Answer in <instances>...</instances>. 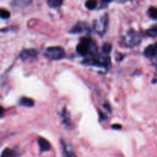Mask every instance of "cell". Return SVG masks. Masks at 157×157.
<instances>
[{"label":"cell","instance_id":"cell-1","mask_svg":"<svg viewBox=\"0 0 157 157\" xmlns=\"http://www.w3.org/2000/svg\"><path fill=\"white\" fill-rule=\"evenodd\" d=\"M84 64H89V65H95L101 66V67H108L111 65V60L110 58L107 55H95L91 56L90 58L84 60Z\"/></svg>","mask_w":157,"mask_h":157},{"label":"cell","instance_id":"cell-2","mask_svg":"<svg viewBox=\"0 0 157 157\" xmlns=\"http://www.w3.org/2000/svg\"><path fill=\"white\" fill-rule=\"evenodd\" d=\"M141 35L136 31L131 30L124 38V43L127 47L133 48L139 44L141 41Z\"/></svg>","mask_w":157,"mask_h":157},{"label":"cell","instance_id":"cell-3","mask_svg":"<svg viewBox=\"0 0 157 157\" xmlns=\"http://www.w3.org/2000/svg\"><path fill=\"white\" fill-rule=\"evenodd\" d=\"M45 55L51 59L59 60L64 58L65 55V52L62 47L53 46V47H49L46 49Z\"/></svg>","mask_w":157,"mask_h":157},{"label":"cell","instance_id":"cell-4","mask_svg":"<svg viewBox=\"0 0 157 157\" xmlns=\"http://www.w3.org/2000/svg\"><path fill=\"white\" fill-rule=\"evenodd\" d=\"M108 25V16L107 15H104L101 17L99 20H96L94 23V28L98 34L100 35H103L105 34Z\"/></svg>","mask_w":157,"mask_h":157},{"label":"cell","instance_id":"cell-5","mask_svg":"<svg viewBox=\"0 0 157 157\" xmlns=\"http://www.w3.org/2000/svg\"><path fill=\"white\" fill-rule=\"evenodd\" d=\"M38 51L35 50V49H24L20 53V58L22 60L35 58L38 55Z\"/></svg>","mask_w":157,"mask_h":157},{"label":"cell","instance_id":"cell-6","mask_svg":"<svg viewBox=\"0 0 157 157\" xmlns=\"http://www.w3.org/2000/svg\"><path fill=\"white\" fill-rule=\"evenodd\" d=\"M87 30V25L84 24L83 22H78L71 29L70 32L71 33H81V32H84Z\"/></svg>","mask_w":157,"mask_h":157},{"label":"cell","instance_id":"cell-7","mask_svg":"<svg viewBox=\"0 0 157 157\" xmlns=\"http://www.w3.org/2000/svg\"><path fill=\"white\" fill-rule=\"evenodd\" d=\"M38 144L39 145L41 151L47 152L51 150V144L48 141L43 137H39L38 140Z\"/></svg>","mask_w":157,"mask_h":157},{"label":"cell","instance_id":"cell-8","mask_svg":"<svg viewBox=\"0 0 157 157\" xmlns=\"http://www.w3.org/2000/svg\"><path fill=\"white\" fill-rule=\"evenodd\" d=\"M157 54V48H156V46L153 45H149L146 48L145 51H144V55H145L146 57L147 58H150L151 59L153 57H154Z\"/></svg>","mask_w":157,"mask_h":157},{"label":"cell","instance_id":"cell-9","mask_svg":"<svg viewBox=\"0 0 157 157\" xmlns=\"http://www.w3.org/2000/svg\"><path fill=\"white\" fill-rule=\"evenodd\" d=\"M17 153L10 148H6L2 153L0 157H17Z\"/></svg>","mask_w":157,"mask_h":157},{"label":"cell","instance_id":"cell-10","mask_svg":"<svg viewBox=\"0 0 157 157\" xmlns=\"http://www.w3.org/2000/svg\"><path fill=\"white\" fill-rule=\"evenodd\" d=\"M19 103L21 105L25 106V107H33L34 104H35V102H34L33 100H32V98H21Z\"/></svg>","mask_w":157,"mask_h":157},{"label":"cell","instance_id":"cell-11","mask_svg":"<svg viewBox=\"0 0 157 157\" xmlns=\"http://www.w3.org/2000/svg\"><path fill=\"white\" fill-rule=\"evenodd\" d=\"M63 2L61 0H49L48 1V5L52 8H58L62 5Z\"/></svg>","mask_w":157,"mask_h":157},{"label":"cell","instance_id":"cell-12","mask_svg":"<svg viewBox=\"0 0 157 157\" xmlns=\"http://www.w3.org/2000/svg\"><path fill=\"white\" fill-rule=\"evenodd\" d=\"M148 14L150 15V18H153V19H156L157 18V8L154 6H151L148 10Z\"/></svg>","mask_w":157,"mask_h":157},{"label":"cell","instance_id":"cell-13","mask_svg":"<svg viewBox=\"0 0 157 157\" xmlns=\"http://www.w3.org/2000/svg\"><path fill=\"white\" fill-rule=\"evenodd\" d=\"M112 49V44L109 42H106L103 44L102 46V50L103 52H104L105 55H107V54L110 53L111 52Z\"/></svg>","mask_w":157,"mask_h":157},{"label":"cell","instance_id":"cell-14","mask_svg":"<svg viewBox=\"0 0 157 157\" xmlns=\"http://www.w3.org/2000/svg\"><path fill=\"white\" fill-rule=\"evenodd\" d=\"M10 15V12L7 9H0V18H3V19H6V18H9Z\"/></svg>","mask_w":157,"mask_h":157},{"label":"cell","instance_id":"cell-15","mask_svg":"<svg viewBox=\"0 0 157 157\" xmlns=\"http://www.w3.org/2000/svg\"><path fill=\"white\" fill-rule=\"evenodd\" d=\"M146 34L150 37L157 36V26L151 28V29H149L148 30H147V32H146Z\"/></svg>","mask_w":157,"mask_h":157},{"label":"cell","instance_id":"cell-16","mask_svg":"<svg viewBox=\"0 0 157 157\" xmlns=\"http://www.w3.org/2000/svg\"><path fill=\"white\" fill-rule=\"evenodd\" d=\"M97 5H98V2L94 1V0H90V1L86 2L85 3L86 7H87L88 9H90V10L94 9L95 8L97 7Z\"/></svg>","mask_w":157,"mask_h":157},{"label":"cell","instance_id":"cell-17","mask_svg":"<svg viewBox=\"0 0 157 157\" xmlns=\"http://www.w3.org/2000/svg\"><path fill=\"white\" fill-rule=\"evenodd\" d=\"M63 119H64V124H70V116L68 114V112L66 111V110H64V112H63Z\"/></svg>","mask_w":157,"mask_h":157},{"label":"cell","instance_id":"cell-18","mask_svg":"<svg viewBox=\"0 0 157 157\" xmlns=\"http://www.w3.org/2000/svg\"><path fill=\"white\" fill-rule=\"evenodd\" d=\"M62 157H76V156H75V154L73 152L70 151L66 147H64V153H63Z\"/></svg>","mask_w":157,"mask_h":157},{"label":"cell","instance_id":"cell-19","mask_svg":"<svg viewBox=\"0 0 157 157\" xmlns=\"http://www.w3.org/2000/svg\"><path fill=\"white\" fill-rule=\"evenodd\" d=\"M151 61H152V64H153L154 67H157V54L154 57H153V58H151Z\"/></svg>","mask_w":157,"mask_h":157},{"label":"cell","instance_id":"cell-20","mask_svg":"<svg viewBox=\"0 0 157 157\" xmlns=\"http://www.w3.org/2000/svg\"><path fill=\"white\" fill-rule=\"evenodd\" d=\"M104 108L107 109V110H108V111H110V104H104Z\"/></svg>","mask_w":157,"mask_h":157},{"label":"cell","instance_id":"cell-21","mask_svg":"<svg viewBox=\"0 0 157 157\" xmlns=\"http://www.w3.org/2000/svg\"><path fill=\"white\" fill-rule=\"evenodd\" d=\"M3 113H4V108L2 106H0V117L2 116Z\"/></svg>","mask_w":157,"mask_h":157},{"label":"cell","instance_id":"cell-22","mask_svg":"<svg viewBox=\"0 0 157 157\" xmlns=\"http://www.w3.org/2000/svg\"><path fill=\"white\" fill-rule=\"evenodd\" d=\"M99 114H100V116H101V118H102V119H106V116L104 114H103L102 113H101V111L99 112Z\"/></svg>","mask_w":157,"mask_h":157},{"label":"cell","instance_id":"cell-23","mask_svg":"<svg viewBox=\"0 0 157 157\" xmlns=\"http://www.w3.org/2000/svg\"><path fill=\"white\" fill-rule=\"evenodd\" d=\"M112 127H113V128H119V130H120V129L121 128V125H113V126H112Z\"/></svg>","mask_w":157,"mask_h":157},{"label":"cell","instance_id":"cell-24","mask_svg":"<svg viewBox=\"0 0 157 157\" xmlns=\"http://www.w3.org/2000/svg\"><path fill=\"white\" fill-rule=\"evenodd\" d=\"M155 46H156V48H157V42L156 43V44H155Z\"/></svg>","mask_w":157,"mask_h":157}]
</instances>
